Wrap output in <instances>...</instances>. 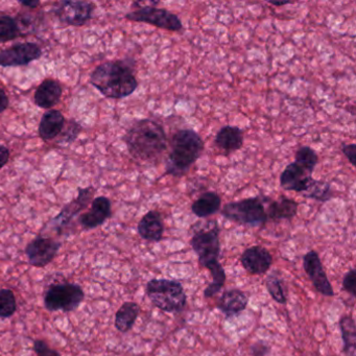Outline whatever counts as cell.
<instances>
[{
  "label": "cell",
  "mask_w": 356,
  "mask_h": 356,
  "mask_svg": "<svg viewBox=\"0 0 356 356\" xmlns=\"http://www.w3.org/2000/svg\"><path fill=\"white\" fill-rule=\"evenodd\" d=\"M341 153L343 154L348 161L351 163L352 166L356 165V145L355 143H349V145H343L341 147Z\"/></svg>",
  "instance_id": "obj_33"
},
{
  "label": "cell",
  "mask_w": 356,
  "mask_h": 356,
  "mask_svg": "<svg viewBox=\"0 0 356 356\" xmlns=\"http://www.w3.org/2000/svg\"><path fill=\"white\" fill-rule=\"evenodd\" d=\"M19 3L28 9H37L40 6V1L38 0H20Z\"/></svg>",
  "instance_id": "obj_38"
},
{
  "label": "cell",
  "mask_w": 356,
  "mask_h": 356,
  "mask_svg": "<svg viewBox=\"0 0 356 356\" xmlns=\"http://www.w3.org/2000/svg\"><path fill=\"white\" fill-rule=\"evenodd\" d=\"M9 97L3 89L0 88V114L5 112L9 107Z\"/></svg>",
  "instance_id": "obj_37"
},
{
  "label": "cell",
  "mask_w": 356,
  "mask_h": 356,
  "mask_svg": "<svg viewBox=\"0 0 356 356\" xmlns=\"http://www.w3.org/2000/svg\"><path fill=\"white\" fill-rule=\"evenodd\" d=\"M341 339L343 343V353L347 356H355L356 350V326L354 318L345 316L339 320Z\"/></svg>",
  "instance_id": "obj_25"
},
{
  "label": "cell",
  "mask_w": 356,
  "mask_h": 356,
  "mask_svg": "<svg viewBox=\"0 0 356 356\" xmlns=\"http://www.w3.org/2000/svg\"><path fill=\"white\" fill-rule=\"evenodd\" d=\"M343 289L351 295L352 298L356 296V270L351 268L349 272L346 273L343 279Z\"/></svg>",
  "instance_id": "obj_31"
},
{
  "label": "cell",
  "mask_w": 356,
  "mask_h": 356,
  "mask_svg": "<svg viewBox=\"0 0 356 356\" xmlns=\"http://www.w3.org/2000/svg\"><path fill=\"white\" fill-rule=\"evenodd\" d=\"M249 303V298L238 289H229L222 293L218 301V307L225 316H237L247 308Z\"/></svg>",
  "instance_id": "obj_19"
},
{
  "label": "cell",
  "mask_w": 356,
  "mask_h": 356,
  "mask_svg": "<svg viewBox=\"0 0 356 356\" xmlns=\"http://www.w3.org/2000/svg\"><path fill=\"white\" fill-rule=\"evenodd\" d=\"M314 179L302 170L297 163L291 162L284 168L280 175V186L284 191L305 193L312 186Z\"/></svg>",
  "instance_id": "obj_15"
},
{
  "label": "cell",
  "mask_w": 356,
  "mask_h": 356,
  "mask_svg": "<svg viewBox=\"0 0 356 356\" xmlns=\"http://www.w3.org/2000/svg\"><path fill=\"white\" fill-rule=\"evenodd\" d=\"M266 286L270 297H272L277 303H286V297H285L282 281H281L280 278L275 276V275H270V276L266 278Z\"/></svg>",
  "instance_id": "obj_30"
},
{
  "label": "cell",
  "mask_w": 356,
  "mask_h": 356,
  "mask_svg": "<svg viewBox=\"0 0 356 356\" xmlns=\"http://www.w3.org/2000/svg\"><path fill=\"white\" fill-rule=\"evenodd\" d=\"M129 154L141 163L155 164L168 147L163 126L151 118L136 120L124 136Z\"/></svg>",
  "instance_id": "obj_1"
},
{
  "label": "cell",
  "mask_w": 356,
  "mask_h": 356,
  "mask_svg": "<svg viewBox=\"0 0 356 356\" xmlns=\"http://www.w3.org/2000/svg\"><path fill=\"white\" fill-rule=\"evenodd\" d=\"M251 354L253 356H268L270 347L264 341H257L251 346Z\"/></svg>",
  "instance_id": "obj_34"
},
{
  "label": "cell",
  "mask_w": 356,
  "mask_h": 356,
  "mask_svg": "<svg viewBox=\"0 0 356 356\" xmlns=\"http://www.w3.org/2000/svg\"><path fill=\"white\" fill-rule=\"evenodd\" d=\"M95 193V189L92 186L79 189L78 197L72 200L67 205L64 206L63 209L49 222L47 226L51 227L54 230L57 231L58 234H62L72 220L81 211L88 207L89 204L93 201Z\"/></svg>",
  "instance_id": "obj_10"
},
{
  "label": "cell",
  "mask_w": 356,
  "mask_h": 356,
  "mask_svg": "<svg viewBox=\"0 0 356 356\" xmlns=\"http://www.w3.org/2000/svg\"><path fill=\"white\" fill-rule=\"evenodd\" d=\"M299 204L295 200L286 197H281L278 200H273L268 203L266 210L268 220H291L297 216Z\"/></svg>",
  "instance_id": "obj_22"
},
{
  "label": "cell",
  "mask_w": 356,
  "mask_h": 356,
  "mask_svg": "<svg viewBox=\"0 0 356 356\" xmlns=\"http://www.w3.org/2000/svg\"><path fill=\"white\" fill-rule=\"evenodd\" d=\"M139 314L140 307L135 302H126L122 304L115 314V328L120 332H128L134 326Z\"/></svg>",
  "instance_id": "obj_24"
},
{
  "label": "cell",
  "mask_w": 356,
  "mask_h": 356,
  "mask_svg": "<svg viewBox=\"0 0 356 356\" xmlns=\"http://www.w3.org/2000/svg\"><path fill=\"white\" fill-rule=\"evenodd\" d=\"M205 143L197 131L181 129L168 140V154L165 160V175L181 178L185 176L204 152Z\"/></svg>",
  "instance_id": "obj_4"
},
{
  "label": "cell",
  "mask_w": 356,
  "mask_h": 356,
  "mask_svg": "<svg viewBox=\"0 0 356 356\" xmlns=\"http://www.w3.org/2000/svg\"><path fill=\"white\" fill-rule=\"evenodd\" d=\"M81 130H82V128H81V126L78 124V122H72V124L70 127V129H66V130L64 131L63 140L62 141H65V143H67L68 136H70V135H72L74 139H76V137L78 136Z\"/></svg>",
  "instance_id": "obj_35"
},
{
  "label": "cell",
  "mask_w": 356,
  "mask_h": 356,
  "mask_svg": "<svg viewBox=\"0 0 356 356\" xmlns=\"http://www.w3.org/2000/svg\"><path fill=\"white\" fill-rule=\"evenodd\" d=\"M17 310V301L13 291L9 289H0V318H10Z\"/></svg>",
  "instance_id": "obj_29"
},
{
  "label": "cell",
  "mask_w": 356,
  "mask_h": 356,
  "mask_svg": "<svg viewBox=\"0 0 356 356\" xmlns=\"http://www.w3.org/2000/svg\"><path fill=\"white\" fill-rule=\"evenodd\" d=\"M214 143L225 154L234 153L243 147V131L238 127L227 124L218 131Z\"/></svg>",
  "instance_id": "obj_18"
},
{
  "label": "cell",
  "mask_w": 356,
  "mask_h": 356,
  "mask_svg": "<svg viewBox=\"0 0 356 356\" xmlns=\"http://www.w3.org/2000/svg\"><path fill=\"white\" fill-rule=\"evenodd\" d=\"M22 36L17 22L10 15H0V42L15 40Z\"/></svg>",
  "instance_id": "obj_27"
},
{
  "label": "cell",
  "mask_w": 356,
  "mask_h": 356,
  "mask_svg": "<svg viewBox=\"0 0 356 356\" xmlns=\"http://www.w3.org/2000/svg\"><path fill=\"white\" fill-rule=\"evenodd\" d=\"M95 5L88 1L64 0L54 7L53 13L62 24L72 26H83L92 18Z\"/></svg>",
  "instance_id": "obj_9"
},
{
  "label": "cell",
  "mask_w": 356,
  "mask_h": 356,
  "mask_svg": "<svg viewBox=\"0 0 356 356\" xmlns=\"http://www.w3.org/2000/svg\"><path fill=\"white\" fill-rule=\"evenodd\" d=\"M220 227L216 220H209L197 228L191 239V245L199 257L200 264L211 273L212 282L204 291L206 298L220 293L226 281V273L218 261L220 254Z\"/></svg>",
  "instance_id": "obj_2"
},
{
  "label": "cell",
  "mask_w": 356,
  "mask_h": 356,
  "mask_svg": "<svg viewBox=\"0 0 356 356\" xmlns=\"http://www.w3.org/2000/svg\"><path fill=\"white\" fill-rule=\"evenodd\" d=\"M61 243L51 237L37 236L26 248L29 262L36 268L49 266L59 252Z\"/></svg>",
  "instance_id": "obj_12"
},
{
  "label": "cell",
  "mask_w": 356,
  "mask_h": 356,
  "mask_svg": "<svg viewBox=\"0 0 356 356\" xmlns=\"http://www.w3.org/2000/svg\"><path fill=\"white\" fill-rule=\"evenodd\" d=\"M268 5L275 6V7H283V6L291 5V1H266Z\"/></svg>",
  "instance_id": "obj_39"
},
{
  "label": "cell",
  "mask_w": 356,
  "mask_h": 356,
  "mask_svg": "<svg viewBox=\"0 0 356 356\" xmlns=\"http://www.w3.org/2000/svg\"><path fill=\"white\" fill-rule=\"evenodd\" d=\"M111 214V201L106 197H97L91 202L90 209L80 216L79 222L85 230H91L105 224Z\"/></svg>",
  "instance_id": "obj_16"
},
{
  "label": "cell",
  "mask_w": 356,
  "mask_h": 356,
  "mask_svg": "<svg viewBox=\"0 0 356 356\" xmlns=\"http://www.w3.org/2000/svg\"><path fill=\"white\" fill-rule=\"evenodd\" d=\"M90 83L104 97L122 99L138 88L132 66L126 60L108 61L97 66L90 76Z\"/></svg>",
  "instance_id": "obj_3"
},
{
  "label": "cell",
  "mask_w": 356,
  "mask_h": 356,
  "mask_svg": "<svg viewBox=\"0 0 356 356\" xmlns=\"http://www.w3.org/2000/svg\"><path fill=\"white\" fill-rule=\"evenodd\" d=\"M10 159V149L5 145H0V170L7 165Z\"/></svg>",
  "instance_id": "obj_36"
},
{
  "label": "cell",
  "mask_w": 356,
  "mask_h": 356,
  "mask_svg": "<svg viewBox=\"0 0 356 356\" xmlns=\"http://www.w3.org/2000/svg\"><path fill=\"white\" fill-rule=\"evenodd\" d=\"M137 231L141 238L158 243L163 238L164 224L161 213L157 210H149L139 220Z\"/></svg>",
  "instance_id": "obj_17"
},
{
  "label": "cell",
  "mask_w": 356,
  "mask_h": 356,
  "mask_svg": "<svg viewBox=\"0 0 356 356\" xmlns=\"http://www.w3.org/2000/svg\"><path fill=\"white\" fill-rule=\"evenodd\" d=\"M34 351L38 356H61L59 352L51 349L42 339H36L34 343Z\"/></svg>",
  "instance_id": "obj_32"
},
{
  "label": "cell",
  "mask_w": 356,
  "mask_h": 356,
  "mask_svg": "<svg viewBox=\"0 0 356 356\" xmlns=\"http://www.w3.org/2000/svg\"><path fill=\"white\" fill-rule=\"evenodd\" d=\"M318 162V156L316 152L310 147H301L295 154V163H297L302 170H305L308 175L312 176L316 164Z\"/></svg>",
  "instance_id": "obj_26"
},
{
  "label": "cell",
  "mask_w": 356,
  "mask_h": 356,
  "mask_svg": "<svg viewBox=\"0 0 356 356\" xmlns=\"http://www.w3.org/2000/svg\"><path fill=\"white\" fill-rule=\"evenodd\" d=\"M303 195L304 197H307V199L325 203V202L330 201L331 197H333V193L330 183L325 182V181L314 180L312 186L305 193H303Z\"/></svg>",
  "instance_id": "obj_28"
},
{
  "label": "cell",
  "mask_w": 356,
  "mask_h": 356,
  "mask_svg": "<svg viewBox=\"0 0 356 356\" xmlns=\"http://www.w3.org/2000/svg\"><path fill=\"white\" fill-rule=\"evenodd\" d=\"M222 216L231 222L250 227H262L268 222L264 201L257 197L227 203Z\"/></svg>",
  "instance_id": "obj_6"
},
{
  "label": "cell",
  "mask_w": 356,
  "mask_h": 356,
  "mask_svg": "<svg viewBox=\"0 0 356 356\" xmlns=\"http://www.w3.org/2000/svg\"><path fill=\"white\" fill-rule=\"evenodd\" d=\"M62 97V86L58 81L47 79L43 81L34 95L35 104L42 109L55 107Z\"/></svg>",
  "instance_id": "obj_20"
},
{
  "label": "cell",
  "mask_w": 356,
  "mask_h": 356,
  "mask_svg": "<svg viewBox=\"0 0 356 356\" xmlns=\"http://www.w3.org/2000/svg\"><path fill=\"white\" fill-rule=\"evenodd\" d=\"M134 6H138V8L124 16L127 20L147 24L168 32L177 33L183 30L182 20L168 10L160 9L155 6H141L139 3Z\"/></svg>",
  "instance_id": "obj_7"
},
{
  "label": "cell",
  "mask_w": 356,
  "mask_h": 356,
  "mask_svg": "<svg viewBox=\"0 0 356 356\" xmlns=\"http://www.w3.org/2000/svg\"><path fill=\"white\" fill-rule=\"evenodd\" d=\"M147 295L152 303L164 312L178 314L187 303L183 285L170 279H152L147 284Z\"/></svg>",
  "instance_id": "obj_5"
},
{
  "label": "cell",
  "mask_w": 356,
  "mask_h": 356,
  "mask_svg": "<svg viewBox=\"0 0 356 356\" xmlns=\"http://www.w3.org/2000/svg\"><path fill=\"white\" fill-rule=\"evenodd\" d=\"M222 208V197L216 191H206L197 197L193 205L191 211L197 218H206L218 213Z\"/></svg>",
  "instance_id": "obj_23"
},
{
  "label": "cell",
  "mask_w": 356,
  "mask_h": 356,
  "mask_svg": "<svg viewBox=\"0 0 356 356\" xmlns=\"http://www.w3.org/2000/svg\"><path fill=\"white\" fill-rule=\"evenodd\" d=\"M42 57V49L33 42L18 43L0 51L1 67L26 66Z\"/></svg>",
  "instance_id": "obj_11"
},
{
  "label": "cell",
  "mask_w": 356,
  "mask_h": 356,
  "mask_svg": "<svg viewBox=\"0 0 356 356\" xmlns=\"http://www.w3.org/2000/svg\"><path fill=\"white\" fill-rule=\"evenodd\" d=\"M65 126V118L58 110H49L41 118L39 135L44 141L57 138Z\"/></svg>",
  "instance_id": "obj_21"
},
{
  "label": "cell",
  "mask_w": 356,
  "mask_h": 356,
  "mask_svg": "<svg viewBox=\"0 0 356 356\" xmlns=\"http://www.w3.org/2000/svg\"><path fill=\"white\" fill-rule=\"evenodd\" d=\"M81 286L74 283H58L49 286L45 293L44 305L49 312H74L84 300Z\"/></svg>",
  "instance_id": "obj_8"
},
{
  "label": "cell",
  "mask_w": 356,
  "mask_h": 356,
  "mask_svg": "<svg viewBox=\"0 0 356 356\" xmlns=\"http://www.w3.org/2000/svg\"><path fill=\"white\" fill-rule=\"evenodd\" d=\"M303 268L305 270L308 278L314 284V289L326 297H333L334 291H333L332 285L328 280L326 272L323 268L322 261H321L320 256L316 251H309L306 253L303 257Z\"/></svg>",
  "instance_id": "obj_13"
},
{
  "label": "cell",
  "mask_w": 356,
  "mask_h": 356,
  "mask_svg": "<svg viewBox=\"0 0 356 356\" xmlns=\"http://www.w3.org/2000/svg\"><path fill=\"white\" fill-rule=\"evenodd\" d=\"M241 262L249 274L262 275L270 270L273 257L266 248L253 245L245 249L241 254Z\"/></svg>",
  "instance_id": "obj_14"
}]
</instances>
